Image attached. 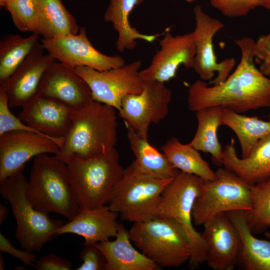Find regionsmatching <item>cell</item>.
Listing matches in <instances>:
<instances>
[{
    "mask_svg": "<svg viewBox=\"0 0 270 270\" xmlns=\"http://www.w3.org/2000/svg\"><path fill=\"white\" fill-rule=\"evenodd\" d=\"M234 42L242 54L236 70L218 84L208 86L202 80L192 84L188 96L190 110L196 112L206 108L219 107L242 114L270 108V78L254 65L255 42L248 36Z\"/></svg>",
    "mask_w": 270,
    "mask_h": 270,
    "instance_id": "obj_1",
    "label": "cell"
},
{
    "mask_svg": "<svg viewBox=\"0 0 270 270\" xmlns=\"http://www.w3.org/2000/svg\"><path fill=\"white\" fill-rule=\"evenodd\" d=\"M118 125L114 108L93 100L74 110L70 128L55 156L66 164L74 155L84 160L101 156L115 148Z\"/></svg>",
    "mask_w": 270,
    "mask_h": 270,
    "instance_id": "obj_2",
    "label": "cell"
},
{
    "mask_svg": "<svg viewBox=\"0 0 270 270\" xmlns=\"http://www.w3.org/2000/svg\"><path fill=\"white\" fill-rule=\"evenodd\" d=\"M74 198L80 208L92 209L108 204L124 169L114 148L88 160L72 156L66 162Z\"/></svg>",
    "mask_w": 270,
    "mask_h": 270,
    "instance_id": "obj_3",
    "label": "cell"
},
{
    "mask_svg": "<svg viewBox=\"0 0 270 270\" xmlns=\"http://www.w3.org/2000/svg\"><path fill=\"white\" fill-rule=\"evenodd\" d=\"M26 193L33 206L44 213L56 212L70 220L78 212L66 164L55 155L42 154L35 157Z\"/></svg>",
    "mask_w": 270,
    "mask_h": 270,
    "instance_id": "obj_4",
    "label": "cell"
},
{
    "mask_svg": "<svg viewBox=\"0 0 270 270\" xmlns=\"http://www.w3.org/2000/svg\"><path fill=\"white\" fill-rule=\"evenodd\" d=\"M128 232L139 250L160 267L177 268L190 258L192 250L186 232L172 218L156 216L134 222Z\"/></svg>",
    "mask_w": 270,
    "mask_h": 270,
    "instance_id": "obj_5",
    "label": "cell"
},
{
    "mask_svg": "<svg viewBox=\"0 0 270 270\" xmlns=\"http://www.w3.org/2000/svg\"><path fill=\"white\" fill-rule=\"evenodd\" d=\"M28 180L20 172L0 180V193L10 204L16 220L15 238L22 249L36 252L57 236L56 230L64 224L33 206L27 196Z\"/></svg>",
    "mask_w": 270,
    "mask_h": 270,
    "instance_id": "obj_6",
    "label": "cell"
},
{
    "mask_svg": "<svg viewBox=\"0 0 270 270\" xmlns=\"http://www.w3.org/2000/svg\"><path fill=\"white\" fill-rule=\"evenodd\" d=\"M173 178L148 176L134 160L114 186L108 206L124 220L136 222L152 218L156 216L162 194Z\"/></svg>",
    "mask_w": 270,
    "mask_h": 270,
    "instance_id": "obj_7",
    "label": "cell"
},
{
    "mask_svg": "<svg viewBox=\"0 0 270 270\" xmlns=\"http://www.w3.org/2000/svg\"><path fill=\"white\" fill-rule=\"evenodd\" d=\"M204 180L180 170L163 192L156 216L171 218L183 228L188 238L192 255L190 267L195 269L206 262V246L202 234L194 228L192 210Z\"/></svg>",
    "mask_w": 270,
    "mask_h": 270,
    "instance_id": "obj_8",
    "label": "cell"
},
{
    "mask_svg": "<svg viewBox=\"0 0 270 270\" xmlns=\"http://www.w3.org/2000/svg\"><path fill=\"white\" fill-rule=\"evenodd\" d=\"M215 172L216 179L204 180L195 200L192 216L196 226H203L220 213L251 210L250 184L224 167Z\"/></svg>",
    "mask_w": 270,
    "mask_h": 270,
    "instance_id": "obj_9",
    "label": "cell"
},
{
    "mask_svg": "<svg viewBox=\"0 0 270 270\" xmlns=\"http://www.w3.org/2000/svg\"><path fill=\"white\" fill-rule=\"evenodd\" d=\"M141 65L140 60H136L104 71L88 66H79L74 70L88 85L94 100L120 112L122 98L128 94L140 93L145 86L146 82L140 75Z\"/></svg>",
    "mask_w": 270,
    "mask_h": 270,
    "instance_id": "obj_10",
    "label": "cell"
},
{
    "mask_svg": "<svg viewBox=\"0 0 270 270\" xmlns=\"http://www.w3.org/2000/svg\"><path fill=\"white\" fill-rule=\"evenodd\" d=\"M40 43L48 54L72 70L79 66H88L104 71L125 64L122 56H107L95 48L89 40L84 27H80L76 34L42 38Z\"/></svg>",
    "mask_w": 270,
    "mask_h": 270,
    "instance_id": "obj_11",
    "label": "cell"
},
{
    "mask_svg": "<svg viewBox=\"0 0 270 270\" xmlns=\"http://www.w3.org/2000/svg\"><path fill=\"white\" fill-rule=\"evenodd\" d=\"M172 96L164 82H146L140 93L122 98L120 116L138 134L148 139L150 126L158 124L167 116Z\"/></svg>",
    "mask_w": 270,
    "mask_h": 270,
    "instance_id": "obj_12",
    "label": "cell"
},
{
    "mask_svg": "<svg viewBox=\"0 0 270 270\" xmlns=\"http://www.w3.org/2000/svg\"><path fill=\"white\" fill-rule=\"evenodd\" d=\"M196 22L192 32L196 47L193 68L202 80H210V84H218L224 81L236 64L234 58L218 62L214 52L213 38L223 28L220 20L211 17L197 5L194 8Z\"/></svg>",
    "mask_w": 270,
    "mask_h": 270,
    "instance_id": "obj_13",
    "label": "cell"
},
{
    "mask_svg": "<svg viewBox=\"0 0 270 270\" xmlns=\"http://www.w3.org/2000/svg\"><path fill=\"white\" fill-rule=\"evenodd\" d=\"M60 146L37 133L10 131L0 135V180L22 172L26 164L42 154H56Z\"/></svg>",
    "mask_w": 270,
    "mask_h": 270,
    "instance_id": "obj_14",
    "label": "cell"
},
{
    "mask_svg": "<svg viewBox=\"0 0 270 270\" xmlns=\"http://www.w3.org/2000/svg\"><path fill=\"white\" fill-rule=\"evenodd\" d=\"M160 46V49L152 57L150 64L140 70L145 82H165L176 76L180 65L186 68H193L196 47L192 32L174 36L166 32Z\"/></svg>",
    "mask_w": 270,
    "mask_h": 270,
    "instance_id": "obj_15",
    "label": "cell"
},
{
    "mask_svg": "<svg viewBox=\"0 0 270 270\" xmlns=\"http://www.w3.org/2000/svg\"><path fill=\"white\" fill-rule=\"evenodd\" d=\"M44 50L38 42L12 75L0 85L7 94L10 108L22 107L37 94L45 73L56 61Z\"/></svg>",
    "mask_w": 270,
    "mask_h": 270,
    "instance_id": "obj_16",
    "label": "cell"
},
{
    "mask_svg": "<svg viewBox=\"0 0 270 270\" xmlns=\"http://www.w3.org/2000/svg\"><path fill=\"white\" fill-rule=\"evenodd\" d=\"M206 246V263L214 270H232L237 265L238 233L227 214H218L203 225Z\"/></svg>",
    "mask_w": 270,
    "mask_h": 270,
    "instance_id": "obj_17",
    "label": "cell"
},
{
    "mask_svg": "<svg viewBox=\"0 0 270 270\" xmlns=\"http://www.w3.org/2000/svg\"><path fill=\"white\" fill-rule=\"evenodd\" d=\"M37 94L55 99L75 110L94 100L86 81L74 70L57 60L45 73Z\"/></svg>",
    "mask_w": 270,
    "mask_h": 270,
    "instance_id": "obj_18",
    "label": "cell"
},
{
    "mask_svg": "<svg viewBox=\"0 0 270 270\" xmlns=\"http://www.w3.org/2000/svg\"><path fill=\"white\" fill-rule=\"evenodd\" d=\"M22 108L18 118L23 122L56 139L66 136L75 110L55 99L38 94Z\"/></svg>",
    "mask_w": 270,
    "mask_h": 270,
    "instance_id": "obj_19",
    "label": "cell"
},
{
    "mask_svg": "<svg viewBox=\"0 0 270 270\" xmlns=\"http://www.w3.org/2000/svg\"><path fill=\"white\" fill-rule=\"evenodd\" d=\"M118 214L108 205L95 208H79L78 214L56 232V235L73 234L84 238V246L96 245L116 236L120 224Z\"/></svg>",
    "mask_w": 270,
    "mask_h": 270,
    "instance_id": "obj_20",
    "label": "cell"
},
{
    "mask_svg": "<svg viewBox=\"0 0 270 270\" xmlns=\"http://www.w3.org/2000/svg\"><path fill=\"white\" fill-rule=\"evenodd\" d=\"M234 142L232 138L223 150L222 166L250 184L268 178L270 176V134L262 138L244 158L238 156Z\"/></svg>",
    "mask_w": 270,
    "mask_h": 270,
    "instance_id": "obj_21",
    "label": "cell"
},
{
    "mask_svg": "<svg viewBox=\"0 0 270 270\" xmlns=\"http://www.w3.org/2000/svg\"><path fill=\"white\" fill-rule=\"evenodd\" d=\"M114 240H106L96 246L106 260V270H160L162 267L138 250L132 244L129 232L120 224Z\"/></svg>",
    "mask_w": 270,
    "mask_h": 270,
    "instance_id": "obj_22",
    "label": "cell"
},
{
    "mask_svg": "<svg viewBox=\"0 0 270 270\" xmlns=\"http://www.w3.org/2000/svg\"><path fill=\"white\" fill-rule=\"evenodd\" d=\"M248 212L238 210L226 212L240 236L237 265L244 270H270V240L253 235L246 221Z\"/></svg>",
    "mask_w": 270,
    "mask_h": 270,
    "instance_id": "obj_23",
    "label": "cell"
},
{
    "mask_svg": "<svg viewBox=\"0 0 270 270\" xmlns=\"http://www.w3.org/2000/svg\"><path fill=\"white\" fill-rule=\"evenodd\" d=\"M144 0H110L104 19L106 22H111L114 29L118 32L116 48L120 52L133 50L136 46V40L152 42L161 36V34H142L136 28L132 26L129 20L130 14L136 6L141 4Z\"/></svg>",
    "mask_w": 270,
    "mask_h": 270,
    "instance_id": "obj_24",
    "label": "cell"
},
{
    "mask_svg": "<svg viewBox=\"0 0 270 270\" xmlns=\"http://www.w3.org/2000/svg\"><path fill=\"white\" fill-rule=\"evenodd\" d=\"M127 138L134 156L138 169L142 173L158 179L174 178L179 170L173 166L166 156L150 144L148 139L127 125Z\"/></svg>",
    "mask_w": 270,
    "mask_h": 270,
    "instance_id": "obj_25",
    "label": "cell"
},
{
    "mask_svg": "<svg viewBox=\"0 0 270 270\" xmlns=\"http://www.w3.org/2000/svg\"><path fill=\"white\" fill-rule=\"evenodd\" d=\"M198 128L192 141L188 143L198 151L210 154L213 163L222 166V146L218 138V129L222 125V108L210 107L196 112Z\"/></svg>",
    "mask_w": 270,
    "mask_h": 270,
    "instance_id": "obj_26",
    "label": "cell"
},
{
    "mask_svg": "<svg viewBox=\"0 0 270 270\" xmlns=\"http://www.w3.org/2000/svg\"><path fill=\"white\" fill-rule=\"evenodd\" d=\"M40 16V35L51 38L76 34L80 28L62 0H36Z\"/></svg>",
    "mask_w": 270,
    "mask_h": 270,
    "instance_id": "obj_27",
    "label": "cell"
},
{
    "mask_svg": "<svg viewBox=\"0 0 270 270\" xmlns=\"http://www.w3.org/2000/svg\"><path fill=\"white\" fill-rule=\"evenodd\" d=\"M174 167L184 172L194 174L204 180H213L216 172L189 144H183L178 138L172 137L161 148Z\"/></svg>",
    "mask_w": 270,
    "mask_h": 270,
    "instance_id": "obj_28",
    "label": "cell"
},
{
    "mask_svg": "<svg viewBox=\"0 0 270 270\" xmlns=\"http://www.w3.org/2000/svg\"><path fill=\"white\" fill-rule=\"evenodd\" d=\"M222 124L236 134L242 150V158L247 157L256 143L270 134V122L256 116H248L232 110L222 108Z\"/></svg>",
    "mask_w": 270,
    "mask_h": 270,
    "instance_id": "obj_29",
    "label": "cell"
},
{
    "mask_svg": "<svg viewBox=\"0 0 270 270\" xmlns=\"http://www.w3.org/2000/svg\"><path fill=\"white\" fill-rule=\"evenodd\" d=\"M38 35L4 36L0 40V85L6 82L38 42Z\"/></svg>",
    "mask_w": 270,
    "mask_h": 270,
    "instance_id": "obj_30",
    "label": "cell"
},
{
    "mask_svg": "<svg viewBox=\"0 0 270 270\" xmlns=\"http://www.w3.org/2000/svg\"><path fill=\"white\" fill-rule=\"evenodd\" d=\"M251 210L246 221L253 234L270 228V176L266 180L250 184Z\"/></svg>",
    "mask_w": 270,
    "mask_h": 270,
    "instance_id": "obj_31",
    "label": "cell"
},
{
    "mask_svg": "<svg viewBox=\"0 0 270 270\" xmlns=\"http://www.w3.org/2000/svg\"><path fill=\"white\" fill-rule=\"evenodd\" d=\"M14 26L21 32L40 35L39 10L36 0H13L4 7Z\"/></svg>",
    "mask_w": 270,
    "mask_h": 270,
    "instance_id": "obj_32",
    "label": "cell"
},
{
    "mask_svg": "<svg viewBox=\"0 0 270 270\" xmlns=\"http://www.w3.org/2000/svg\"><path fill=\"white\" fill-rule=\"evenodd\" d=\"M10 108L7 94L4 90L0 89V135L10 131L30 132L47 136L54 140L60 148L62 146L64 138H54L28 125L18 117L13 114Z\"/></svg>",
    "mask_w": 270,
    "mask_h": 270,
    "instance_id": "obj_33",
    "label": "cell"
},
{
    "mask_svg": "<svg viewBox=\"0 0 270 270\" xmlns=\"http://www.w3.org/2000/svg\"><path fill=\"white\" fill-rule=\"evenodd\" d=\"M211 5L222 15L229 18L244 16L257 7L261 0H209Z\"/></svg>",
    "mask_w": 270,
    "mask_h": 270,
    "instance_id": "obj_34",
    "label": "cell"
},
{
    "mask_svg": "<svg viewBox=\"0 0 270 270\" xmlns=\"http://www.w3.org/2000/svg\"><path fill=\"white\" fill-rule=\"evenodd\" d=\"M80 258L83 262L77 270H106V258L96 245L84 246L80 254Z\"/></svg>",
    "mask_w": 270,
    "mask_h": 270,
    "instance_id": "obj_35",
    "label": "cell"
},
{
    "mask_svg": "<svg viewBox=\"0 0 270 270\" xmlns=\"http://www.w3.org/2000/svg\"><path fill=\"white\" fill-rule=\"evenodd\" d=\"M254 54V58L260 64V71L270 78V32L260 36L255 42Z\"/></svg>",
    "mask_w": 270,
    "mask_h": 270,
    "instance_id": "obj_36",
    "label": "cell"
},
{
    "mask_svg": "<svg viewBox=\"0 0 270 270\" xmlns=\"http://www.w3.org/2000/svg\"><path fill=\"white\" fill-rule=\"evenodd\" d=\"M33 266L37 270H70L72 263L55 254H48L37 260Z\"/></svg>",
    "mask_w": 270,
    "mask_h": 270,
    "instance_id": "obj_37",
    "label": "cell"
},
{
    "mask_svg": "<svg viewBox=\"0 0 270 270\" xmlns=\"http://www.w3.org/2000/svg\"><path fill=\"white\" fill-rule=\"evenodd\" d=\"M0 250L20 260L26 266H33L37 260L34 252L16 248L2 232L0 233Z\"/></svg>",
    "mask_w": 270,
    "mask_h": 270,
    "instance_id": "obj_38",
    "label": "cell"
},
{
    "mask_svg": "<svg viewBox=\"0 0 270 270\" xmlns=\"http://www.w3.org/2000/svg\"><path fill=\"white\" fill-rule=\"evenodd\" d=\"M8 210L3 204H0V224H2L8 216Z\"/></svg>",
    "mask_w": 270,
    "mask_h": 270,
    "instance_id": "obj_39",
    "label": "cell"
},
{
    "mask_svg": "<svg viewBox=\"0 0 270 270\" xmlns=\"http://www.w3.org/2000/svg\"><path fill=\"white\" fill-rule=\"evenodd\" d=\"M262 6L270 10V0H261Z\"/></svg>",
    "mask_w": 270,
    "mask_h": 270,
    "instance_id": "obj_40",
    "label": "cell"
},
{
    "mask_svg": "<svg viewBox=\"0 0 270 270\" xmlns=\"http://www.w3.org/2000/svg\"><path fill=\"white\" fill-rule=\"evenodd\" d=\"M12 0H0V6L4 7L5 5Z\"/></svg>",
    "mask_w": 270,
    "mask_h": 270,
    "instance_id": "obj_41",
    "label": "cell"
},
{
    "mask_svg": "<svg viewBox=\"0 0 270 270\" xmlns=\"http://www.w3.org/2000/svg\"><path fill=\"white\" fill-rule=\"evenodd\" d=\"M4 260L2 257V255L0 254V270H4Z\"/></svg>",
    "mask_w": 270,
    "mask_h": 270,
    "instance_id": "obj_42",
    "label": "cell"
},
{
    "mask_svg": "<svg viewBox=\"0 0 270 270\" xmlns=\"http://www.w3.org/2000/svg\"><path fill=\"white\" fill-rule=\"evenodd\" d=\"M264 234L267 238L270 240V232H266Z\"/></svg>",
    "mask_w": 270,
    "mask_h": 270,
    "instance_id": "obj_43",
    "label": "cell"
},
{
    "mask_svg": "<svg viewBox=\"0 0 270 270\" xmlns=\"http://www.w3.org/2000/svg\"><path fill=\"white\" fill-rule=\"evenodd\" d=\"M186 2H190V3H191V2H193L195 1H196V0H185Z\"/></svg>",
    "mask_w": 270,
    "mask_h": 270,
    "instance_id": "obj_44",
    "label": "cell"
},
{
    "mask_svg": "<svg viewBox=\"0 0 270 270\" xmlns=\"http://www.w3.org/2000/svg\"><path fill=\"white\" fill-rule=\"evenodd\" d=\"M267 118H268L269 120H270V114L267 116Z\"/></svg>",
    "mask_w": 270,
    "mask_h": 270,
    "instance_id": "obj_45",
    "label": "cell"
}]
</instances>
